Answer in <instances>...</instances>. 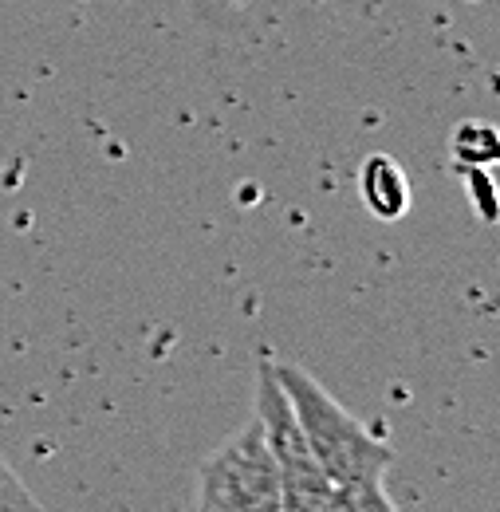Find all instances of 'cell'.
I'll list each match as a JSON object with an SVG mask.
<instances>
[{
	"mask_svg": "<svg viewBox=\"0 0 500 512\" xmlns=\"http://www.w3.org/2000/svg\"><path fill=\"white\" fill-rule=\"evenodd\" d=\"M276 379L284 386L296 422L312 446L315 461L323 465L331 485H355V481H386L394 465V449L367 430L351 410H343L327 386L308 375L300 363H272Z\"/></svg>",
	"mask_w": 500,
	"mask_h": 512,
	"instance_id": "obj_1",
	"label": "cell"
},
{
	"mask_svg": "<svg viewBox=\"0 0 500 512\" xmlns=\"http://www.w3.org/2000/svg\"><path fill=\"white\" fill-rule=\"evenodd\" d=\"M197 512H284L280 469L256 418L201 461Z\"/></svg>",
	"mask_w": 500,
	"mask_h": 512,
	"instance_id": "obj_2",
	"label": "cell"
},
{
	"mask_svg": "<svg viewBox=\"0 0 500 512\" xmlns=\"http://www.w3.org/2000/svg\"><path fill=\"white\" fill-rule=\"evenodd\" d=\"M256 422H260L264 442L272 449V461L280 469L284 512H319V505L331 493V481H327L323 465L315 461L272 363H260V371H256Z\"/></svg>",
	"mask_w": 500,
	"mask_h": 512,
	"instance_id": "obj_3",
	"label": "cell"
},
{
	"mask_svg": "<svg viewBox=\"0 0 500 512\" xmlns=\"http://www.w3.org/2000/svg\"><path fill=\"white\" fill-rule=\"evenodd\" d=\"M359 193L367 201V209L378 221H398L410 209V182L402 174V166L386 154H371L359 170Z\"/></svg>",
	"mask_w": 500,
	"mask_h": 512,
	"instance_id": "obj_4",
	"label": "cell"
},
{
	"mask_svg": "<svg viewBox=\"0 0 500 512\" xmlns=\"http://www.w3.org/2000/svg\"><path fill=\"white\" fill-rule=\"evenodd\" d=\"M453 158L473 166V170H485V166H497L500 162V130L489 123H465V127L453 130Z\"/></svg>",
	"mask_w": 500,
	"mask_h": 512,
	"instance_id": "obj_5",
	"label": "cell"
},
{
	"mask_svg": "<svg viewBox=\"0 0 500 512\" xmlns=\"http://www.w3.org/2000/svg\"><path fill=\"white\" fill-rule=\"evenodd\" d=\"M319 512H398L386 497L382 481H355V485H331Z\"/></svg>",
	"mask_w": 500,
	"mask_h": 512,
	"instance_id": "obj_6",
	"label": "cell"
},
{
	"mask_svg": "<svg viewBox=\"0 0 500 512\" xmlns=\"http://www.w3.org/2000/svg\"><path fill=\"white\" fill-rule=\"evenodd\" d=\"M0 512H44V505L32 497V489L4 457H0Z\"/></svg>",
	"mask_w": 500,
	"mask_h": 512,
	"instance_id": "obj_7",
	"label": "cell"
}]
</instances>
